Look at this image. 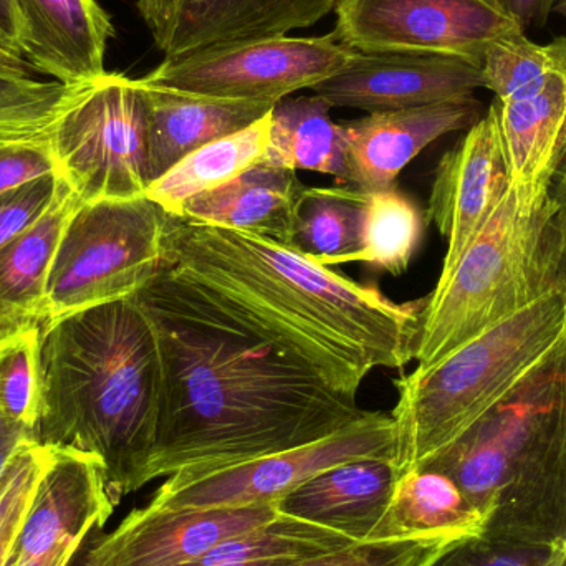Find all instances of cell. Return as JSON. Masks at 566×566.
I'll use <instances>...</instances> for the list:
<instances>
[{
    "label": "cell",
    "mask_w": 566,
    "mask_h": 566,
    "mask_svg": "<svg viewBox=\"0 0 566 566\" xmlns=\"http://www.w3.org/2000/svg\"><path fill=\"white\" fill-rule=\"evenodd\" d=\"M30 441H35L33 432L0 411V479L17 451Z\"/></svg>",
    "instance_id": "38"
},
{
    "label": "cell",
    "mask_w": 566,
    "mask_h": 566,
    "mask_svg": "<svg viewBox=\"0 0 566 566\" xmlns=\"http://www.w3.org/2000/svg\"><path fill=\"white\" fill-rule=\"evenodd\" d=\"M133 298L148 315L161 355L149 482L302 448L368 412L356 396L285 358L163 262Z\"/></svg>",
    "instance_id": "1"
},
{
    "label": "cell",
    "mask_w": 566,
    "mask_h": 566,
    "mask_svg": "<svg viewBox=\"0 0 566 566\" xmlns=\"http://www.w3.org/2000/svg\"><path fill=\"white\" fill-rule=\"evenodd\" d=\"M544 566H566V537L551 545V554Z\"/></svg>",
    "instance_id": "45"
},
{
    "label": "cell",
    "mask_w": 566,
    "mask_h": 566,
    "mask_svg": "<svg viewBox=\"0 0 566 566\" xmlns=\"http://www.w3.org/2000/svg\"><path fill=\"white\" fill-rule=\"evenodd\" d=\"M551 545L512 544L471 535L449 542L422 566H544Z\"/></svg>",
    "instance_id": "34"
},
{
    "label": "cell",
    "mask_w": 566,
    "mask_h": 566,
    "mask_svg": "<svg viewBox=\"0 0 566 566\" xmlns=\"http://www.w3.org/2000/svg\"><path fill=\"white\" fill-rule=\"evenodd\" d=\"M0 49L23 59L22 33L15 0H0Z\"/></svg>",
    "instance_id": "40"
},
{
    "label": "cell",
    "mask_w": 566,
    "mask_h": 566,
    "mask_svg": "<svg viewBox=\"0 0 566 566\" xmlns=\"http://www.w3.org/2000/svg\"><path fill=\"white\" fill-rule=\"evenodd\" d=\"M398 458V429L391 415L368 411L348 428L312 444L208 474L169 475L149 499L148 509L244 507L272 504L316 475L345 462Z\"/></svg>",
    "instance_id": "10"
},
{
    "label": "cell",
    "mask_w": 566,
    "mask_h": 566,
    "mask_svg": "<svg viewBox=\"0 0 566 566\" xmlns=\"http://www.w3.org/2000/svg\"><path fill=\"white\" fill-rule=\"evenodd\" d=\"M426 221L418 205L396 186L366 191L359 249L348 262L382 274H405L421 245Z\"/></svg>",
    "instance_id": "29"
},
{
    "label": "cell",
    "mask_w": 566,
    "mask_h": 566,
    "mask_svg": "<svg viewBox=\"0 0 566 566\" xmlns=\"http://www.w3.org/2000/svg\"><path fill=\"white\" fill-rule=\"evenodd\" d=\"M271 113L241 132L216 139L182 158L148 188L166 214H181L189 199L214 191L261 163L271 136Z\"/></svg>",
    "instance_id": "26"
},
{
    "label": "cell",
    "mask_w": 566,
    "mask_h": 566,
    "mask_svg": "<svg viewBox=\"0 0 566 566\" xmlns=\"http://www.w3.org/2000/svg\"><path fill=\"white\" fill-rule=\"evenodd\" d=\"M303 188L296 171L258 165L228 185L189 199L179 216L292 245Z\"/></svg>",
    "instance_id": "22"
},
{
    "label": "cell",
    "mask_w": 566,
    "mask_h": 566,
    "mask_svg": "<svg viewBox=\"0 0 566 566\" xmlns=\"http://www.w3.org/2000/svg\"><path fill=\"white\" fill-rule=\"evenodd\" d=\"M165 228L148 196L82 202L50 269L42 323L135 295L161 268Z\"/></svg>",
    "instance_id": "7"
},
{
    "label": "cell",
    "mask_w": 566,
    "mask_h": 566,
    "mask_svg": "<svg viewBox=\"0 0 566 566\" xmlns=\"http://www.w3.org/2000/svg\"><path fill=\"white\" fill-rule=\"evenodd\" d=\"M564 218V216H562ZM557 289L566 295V221L564 219V228H562V248L560 258H558L557 268Z\"/></svg>",
    "instance_id": "44"
},
{
    "label": "cell",
    "mask_w": 566,
    "mask_h": 566,
    "mask_svg": "<svg viewBox=\"0 0 566 566\" xmlns=\"http://www.w3.org/2000/svg\"><path fill=\"white\" fill-rule=\"evenodd\" d=\"M149 181H156L216 139L241 132L272 112L275 103L211 98L146 85ZM149 185V186H151Z\"/></svg>",
    "instance_id": "21"
},
{
    "label": "cell",
    "mask_w": 566,
    "mask_h": 566,
    "mask_svg": "<svg viewBox=\"0 0 566 566\" xmlns=\"http://www.w3.org/2000/svg\"><path fill=\"white\" fill-rule=\"evenodd\" d=\"M338 0H176L171 22L156 43L165 56L242 40L283 36L315 25Z\"/></svg>",
    "instance_id": "18"
},
{
    "label": "cell",
    "mask_w": 566,
    "mask_h": 566,
    "mask_svg": "<svg viewBox=\"0 0 566 566\" xmlns=\"http://www.w3.org/2000/svg\"><path fill=\"white\" fill-rule=\"evenodd\" d=\"M329 105L322 96L282 98L272 108L271 136L262 166L315 171L333 176L345 186L348 172L346 145L339 123L329 118Z\"/></svg>",
    "instance_id": "25"
},
{
    "label": "cell",
    "mask_w": 566,
    "mask_h": 566,
    "mask_svg": "<svg viewBox=\"0 0 566 566\" xmlns=\"http://www.w3.org/2000/svg\"><path fill=\"white\" fill-rule=\"evenodd\" d=\"M115 507L95 458L75 449L50 448L49 464L20 525L9 566H70Z\"/></svg>",
    "instance_id": "12"
},
{
    "label": "cell",
    "mask_w": 566,
    "mask_h": 566,
    "mask_svg": "<svg viewBox=\"0 0 566 566\" xmlns=\"http://www.w3.org/2000/svg\"><path fill=\"white\" fill-rule=\"evenodd\" d=\"M482 116V103L472 95L339 123L348 159L345 186L368 192L395 188L402 169L431 143L471 128Z\"/></svg>",
    "instance_id": "16"
},
{
    "label": "cell",
    "mask_w": 566,
    "mask_h": 566,
    "mask_svg": "<svg viewBox=\"0 0 566 566\" xmlns=\"http://www.w3.org/2000/svg\"><path fill=\"white\" fill-rule=\"evenodd\" d=\"M175 6L176 0H138L139 15L151 30L156 43L165 35L166 29L171 22Z\"/></svg>",
    "instance_id": "41"
},
{
    "label": "cell",
    "mask_w": 566,
    "mask_h": 566,
    "mask_svg": "<svg viewBox=\"0 0 566 566\" xmlns=\"http://www.w3.org/2000/svg\"><path fill=\"white\" fill-rule=\"evenodd\" d=\"M0 73L25 76V78H36V75H39V72L25 59L12 55V53L2 49H0Z\"/></svg>",
    "instance_id": "42"
},
{
    "label": "cell",
    "mask_w": 566,
    "mask_h": 566,
    "mask_svg": "<svg viewBox=\"0 0 566 566\" xmlns=\"http://www.w3.org/2000/svg\"><path fill=\"white\" fill-rule=\"evenodd\" d=\"M509 188L507 159L497 118L489 106L484 116L442 156L436 169L426 219L448 241L439 279L452 271Z\"/></svg>",
    "instance_id": "15"
},
{
    "label": "cell",
    "mask_w": 566,
    "mask_h": 566,
    "mask_svg": "<svg viewBox=\"0 0 566 566\" xmlns=\"http://www.w3.org/2000/svg\"><path fill=\"white\" fill-rule=\"evenodd\" d=\"M484 527V515L452 479L431 469H416L399 475L388 509L369 541L454 542L481 535Z\"/></svg>",
    "instance_id": "24"
},
{
    "label": "cell",
    "mask_w": 566,
    "mask_h": 566,
    "mask_svg": "<svg viewBox=\"0 0 566 566\" xmlns=\"http://www.w3.org/2000/svg\"><path fill=\"white\" fill-rule=\"evenodd\" d=\"M80 205L63 179L52 209L0 249V338L42 325L50 269L66 222Z\"/></svg>",
    "instance_id": "23"
},
{
    "label": "cell",
    "mask_w": 566,
    "mask_h": 566,
    "mask_svg": "<svg viewBox=\"0 0 566 566\" xmlns=\"http://www.w3.org/2000/svg\"><path fill=\"white\" fill-rule=\"evenodd\" d=\"M277 515L275 502L179 511H155L145 505L129 512L109 534L98 528L92 558L96 566H186Z\"/></svg>",
    "instance_id": "13"
},
{
    "label": "cell",
    "mask_w": 566,
    "mask_h": 566,
    "mask_svg": "<svg viewBox=\"0 0 566 566\" xmlns=\"http://www.w3.org/2000/svg\"><path fill=\"white\" fill-rule=\"evenodd\" d=\"M551 196L566 221V151L552 181Z\"/></svg>",
    "instance_id": "43"
},
{
    "label": "cell",
    "mask_w": 566,
    "mask_h": 566,
    "mask_svg": "<svg viewBox=\"0 0 566 566\" xmlns=\"http://www.w3.org/2000/svg\"><path fill=\"white\" fill-rule=\"evenodd\" d=\"M336 42L356 52L446 56L482 66L499 40L524 33L502 0H338Z\"/></svg>",
    "instance_id": "11"
},
{
    "label": "cell",
    "mask_w": 566,
    "mask_h": 566,
    "mask_svg": "<svg viewBox=\"0 0 566 566\" xmlns=\"http://www.w3.org/2000/svg\"><path fill=\"white\" fill-rule=\"evenodd\" d=\"M63 178L50 175L0 195V249L29 231L55 205Z\"/></svg>",
    "instance_id": "36"
},
{
    "label": "cell",
    "mask_w": 566,
    "mask_h": 566,
    "mask_svg": "<svg viewBox=\"0 0 566 566\" xmlns=\"http://www.w3.org/2000/svg\"><path fill=\"white\" fill-rule=\"evenodd\" d=\"M40 325L0 339V411L33 432L39 418Z\"/></svg>",
    "instance_id": "32"
},
{
    "label": "cell",
    "mask_w": 566,
    "mask_h": 566,
    "mask_svg": "<svg viewBox=\"0 0 566 566\" xmlns=\"http://www.w3.org/2000/svg\"><path fill=\"white\" fill-rule=\"evenodd\" d=\"M50 448L30 441L17 451L0 479V566H9L20 525L49 464Z\"/></svg>",
    "instance_id": "33"
},
{
    "label": "cell",
    "mask_w": 566,
    "mask_h": 566,
    "mask_svg": "<svg viewBox=\"0 0 566 566\" xmlns=\"http://www.w3.org/2000/svg\"><path fill=\"white\" fill-rule=\"evenodd\" d=\"M163 264L343 395L416 359L429 295L396 303L290 245L172 214Z\"/></svg>",
    "instance_id": "2"
},
{
    "label": "cell",
    "mask_w": 566,
    "mask_h": 566,
    "mask_svg": "<svg viewBox=\"0 0 566 566\" xmlns=\"http://www.w3.org/2000/svg\"><path fill=\"white\" fill-rule=\"evenodd\" d=\"M566 329V295L552 290L431 368L395 379L396 469L424 465L491 411Z\"/></svg>",
    "instance_id": "6"
},
{
    "label": "cell",
    "mask_w": 566,
    "mask_h": 566,
    "mask_svg": "<svg viewBox=\"0 0 566 566\" xmlns=\"http://www.w3.org/2000/svg\"><path fill=\"white\" fill-rule=\"evenodd\" d=\"M366 191L352 186L303 188L290 248L319 264L338 265L359 249Z\"/></svg>",
    "instance_id": "27"
},
{
    "label": "cell",
    "mask_w": 566,
    "mask_h": 566,
    "mask_svg": "<svg viewBox=\"0 0 566 566\" xmlns=\"http://www.w3.org/2000/svg\"><path fill=\"white\" fill-rule=\"evenodd\" d=\"M22 56L63 85H88L105 75L113 23L96 0H15Z\"/></svg>",
    "instance_id": "17"
},
{
    "label": "cell",
    "mask_w": 566,
    "mask_h": 566,
    "mask_svg": "<svg viewBox=\"0 0 566 566\" xmlns=\"http://www.w3.org/2000/svg\"><path fill=\"white\" fill-rule=\"evenodd\" d=\"M446 544L438 538L355 542L298 566H422Z\"/></svg>",
    "instance_id": "35"
},
{
    "label": "cell",
    "mask_w": 566,
    "mask_h": 566,
    "mask_svg": "<svg viewBox=\"0 0 566 566\" xmlns=\"http://www.w3.org/2000/svg\"><path fill=\"white\" fill-rule=\"evenodd\" d=\"M564 218L551 192L511 185L474 241L429 295L416 361L438 365L459 346L557 289Z\"/></svg>",
    "instance_id": "5"
},
{
    "label": "cell",
    "mask_w": 566,
    "mask_h": 566,
    "mask_svg": "<svg viewBox=\"0 0 566 566\" xmlns=\"http://www.w3.org/2000/svg\"><path fill=\"white\" fill-rule=\"evenodd\" d=\"M50 175H60V169L49 138L0 146V195Z\"/></svg>",
    "instance_id": "37"
},
{
    "label": "cell",
    "mask_w": 566,
    "mask_h": 566,
    "mask_svg": "<svg viewBox=\"0 0 566 566\" xmlns=\"http://www.w3.org/2000/svg\"><path fill=\"white\" fill-rule=\"evenodd\" d=\"M554 12L560 13L566 19V0H555Z\"/></svg>",
    "instance_id": "47"
},
{
    "label": "cell",
    "mask_w": 566,
    "mask_h": 566,
    "mask_svg": "<svg viewBox=\"0 0 566 566\" xmlns=\"http://www.w3.org/2000/svg\"><path fill=\"white\" fill-rule=\"evenodd\" d=\"M481 69L485 88L494 92L495 98H507L566 69V36L547 45L532 42L525 32L499 40L485 52Z\"/></svg>",
    "instance_id": "31"
},
{
    "label": "cell",
    "mask_w": 566,
    "mask_h": 566,
    "mask_svg": "<svg viewBox=\"0 0 566 566\" xmlns=\"http://www.w3.org/2000/svg\"><path fill=\"white\" fill-rule=\"evenodd\" d=\"M3 338H6V336H3ZM0 339H2V338H0Z\"/></svg>",
    "instance_id": "48"
},
{
    "label": "cell",
    "mask_w": 566,
    "mask_h": 566,
    "mask_svg": "<svg viewBox=\"0 0 566 566\" xmlns=\"http://www.w3.org/2000/svg\"><path fill=\"white\" fill-rule=\"evenodd\" d=\"M352 53L333 32L242 40L165 56L142 82L189 95L277 103L338 73Z\"/></svg>",
    "instance_id": "9"
},
{
    "label": "cell",
    "mask_w": 566,
    "mask_h": 566,
    "mask_svg": "<svg viewBox=\"0 0 566 566\" xmlns=\"http://www.w3.org/2000/svg\"><path fill=\"white\" fill-rule=\"evenodd\" d=\"M514 188L551 192L566 151V69L492 102Z\"/></svg>",
    "instance_id": "19"
},
{
    "label": "cell",
    "mask_w": 566,
    "mask_h": 566,
    "mask_svg": "<svg viewBox=\"0 0 566 566\" xmlns=\"http://www.w3.org/2000/svg\"><path fill=\"white\" fill-rule=\"evenodd\" d=\"M49 139L60 176L80 202L148 192V109L138 78L106 72L86 85Z\"/></svg>",
    "instance_id": "8"
},
{
    "label": "cell",
    "mask_w": 566,
    "mask_h": 566,
    "mask_svg": "<svg viewBox=\"0 0 566 566\" xmlns=\"http://www.w3.org/2000/svg\"><path fill=\"white\" fill-rule=\"evenodd\" d=\"M419 469L455 482L484 515V537L565 538L566 329L491 411Z\"/></svg>",
    "instance_id": "4"
},
{
    "label": "cell",
    "mask_w": 566,
    "mask_h": 566,
    "mask_svg": "<svg viewBox=\"0 0 566 566\" xmlns=\"http://www.w3.org/2000/svg\"><path fill=\"white\" fill-rule=\"evenodd\" d=\"M395 461L361 459L328 469L275 501L279 514L366 542L381 522L396 482Z\"/></svg>",
    "instance_id": "20"
},
{
    "label": "cell",
    "mask_w": 566,
    "mask_h": 566,
    "mask_svg": "<svg viewBox=\"0 0 566 566\" xmlns=\"http://www.w3.org/2000/svg\"><path fill=\"white\" fill-rule=\"evenodd\" d=\"M502 2L524 30L532 27L544 29L555 7V0H502Z\"/></svg>",
    "instance_id": "39"
},
{
    "label": "cell",
    "mask_w": 566,
    "mask_h": 566,
    "mask_svg": "<svg viewBox=\"0 0 566 566\" xmlns=\"http://www.w3.org/2000/svg\"><path fill=\"white\" fill-rule=\"evenodd\" d=\"M33 439L102 465L115 505L149 484L161 415L158 338L133 296L40 325Z\"/></svg>",
    "instance_id": "3"
},
{
    "label": "cell",
    "mask_w": 566,
    "mask_h": 566,
    "mask_svg": "<svg viewBox=\"0 0 566 566\" xmlns=\"http://www.w3.org/2000/svg\"><path fill=\"white\" fill-rule=\"evenodd\" d=\"M85 86L0 73V146L49 138L56 119Z\"/></svg>",
    "instance_id": "30"
},
{
    "label": "cell",
    "mask_w": 566,
    "mask_h": 566,
    "mask_svg": "<svg viewBox=\"0 0 566 566\" xmlns=\"http://www.w3.org/2000/svg\"><path fill=\"white\" fill-rule=\"evenodd\" d=\"M485 88L481 66L412 53L356 52L329 78L313 86L332 108L398 112L465 98Z\"/></svg>",
    "instance_id": "14"
},
{
    "label": "cell",
    "mask_w": 566,
    "mask_h": 566,
    "mask_svg": "<svg viewBox=\"0 0 566 566\" xmlns=\"http://www.w3.org/2000/svg\"><path fill=\"white\" fill-rule=\"evenodd\" d=\"M352 544L338 532L279 514L186 566H298Z\"/></svg>",
    "instance_id": "28"
},
{
    "label": "cell",
    "mask_w": 566,
    "mask_h": 566,
    "mask_svg": "<svg viewBox=\"0 0 566 566\" xmlns=\"http://www.w3.org/2000/svg\"><path fill=\"white\" fill-rule=\"evenodd\" d=\"M96 531H98V528H96ZM96 531L90 535L88 541H86L85 544H83V547L80 548L78 554H76V557L73 558V562L70 564V566H96L92 558V545Z\"/></svg>",
    "instance_id": "46"
}]
</instances>
